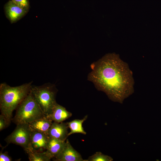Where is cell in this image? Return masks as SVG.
I'll return each mask as SVG.
<instances>
[{
  "mask_svg": "<svg viewBox=\"0 0 161 161\" xmlns=\"http://www.w3.org/2000/svg\"><path fill=\"white\" fill-rule=\"evenodd\" d=\"M91 67L88 79L112 100L122 103L134 92L132 72L118 55L106 54L93 63Z\"/></svg>",
  "mask_w": 161,
  "mask_h": 161,
  "instance_id": "6da1fadb",
  "label": "cell"
},
{
  "mask_svg": "<svg viewBox=\"0 0 161 161\" xmlns=\"http://www.w3.org/2000/svg\"><path fill=\"white\" fill-rule=\"evenodd\" d=\"M67 124L63 122L52 123L47 133L50 138L66 141L68 137Z\"/></svg>",
  "mask_w": 161,
  "mask_h": 161,
  "instance_id": "9c48e42d",
  "label": "cell"
},
{
  "mask_svg": "<svg viewBox=\"0 0 161 161\" xmlns=\"http://www.w3.org/2000/svg\"><path fill=\"white\" fill-rule=\"evenodd\" d=\"M31 131L28 124L17 125L14 131L5 140L8 144L13 143L21 146L25 151L30 144Z\"/></svg>",
  "mask_w": 161,
  "mask_h": 161,
  "instance_id": "5b68a950",
  "label": "cell"
},
{
  "mask_svg": "<svg viewBox=\"0 0 161 161\" xmlns=\"http://www.w3.org/2000/svg\"><path fill=\"white\" fill-rule=\"evenodd\" d=\"M66 144L61 153L53 158L55 161H87L83 160L80 154L72 147L69 140L67 139Z\"/></svg>",
  "mask_w": 161,
  "mask_h": 161,
  "instance_id": "52a82bcc",
  "label": "cell"
},
{
  "mask_svg": "<svg viewBox=\"0 0 161 161\" xmlns=\"http://www.w3.org/2000/svg\"><path fill=\"white\" fill-rule=\"evenodd\" d=\"M53 121L45 116L34 120L28 125L31 131L47 134Z\"/></svg>",
  "mask_w": 161,
  "mask_h": 161,
  "instance_id": "8fae6325",
  "label": "cell"
},
{
  "mask_svg": "<svg viewBox=\"0 0 161 161\" xmlns=\"http://www.w3.org/2000/svg\"><path fill=\"white\" fill-rule=\"evenodd\" d=\"M4 10L6 16L11 23L18 21L28 12L17 6L11 0L5 4Z\"/></svg>",
  "mask_w": 161,
  "mask_h": 161,
  "instance_id": "ba28073f",
  "label": "cell"
},
{
  "mask_svg": "<svg viewBox=\"0 0 161 161\" xmlns=\"http://www.w3.org/2000/svg\"><path fill=\"white\" fill-rule=\"evenodd\" d=\"M57 91L55 86L49 83L40 86L32 85L31 92L46 116L51 113L57 103L55 100Z\"/></svg>",
  "mask_w": 161,
  "mask_h": 161,
  "instance_id": "277c9868",
  "label": "cell"
},
{
  "mask_svg": "<svg viewBox=\"0 0 161 161\" xmlns=\"http://www.w3.org/2000/svg\"><path fill=\"white\" fill-rule=\"evenodd\" d=\"M16 110L12 120L16 125L29 124L35 120L46 116L37 103L31 90Z\"/></svg>",
  "mask_w": 161,
  "mask_h": 161,
  "instance_id": "3957f363",
  "label": "cell"
},
{
  "mask_svg": "<svg viewBox=\"0 0 161 161\" xmlns=\"http://www.w3.org/2000/svg\"><path fill=\"white\" fill-rule=\"evenodd\" d=\"M87 115H86L81 120L75 119L72 121L67 123L70 131L68 133V136L75 133H80L86 134V132L84 130L83 127V124L87 118Z\"/></svg>",
  "mask_w": 161,
  "mask_h": 161,
  "instance_id": "4fadbf2b",
  "label": "cell"
},
{
  "mask_svg": "<svg viewBox=\"0 0 161 161\" xmlns=\"http://www.w3.org/2000/svg\"><path fill=\"white\" fill-rule=\"evenodd\" d=\"M30 144L25 151L31 150L37 151H46L49 137L47 133L31 131Z\"/></svg>",
  "mask_w": 161,
  "mask_h": 161,
  "instance_id": "8992f818",
  "label": "cell"
},
{
  "mask_svg": "<svg viewBox=\"0 0 161 161\" xmlns=\"http://www.w3.org/2000/svg\"><path fill=\"white\" fill-rule=\"evenodd\" d=\"M65 144V141L49 137L46 151L52 159L54 158L61 153Z\"/></svg>",
  "mask_w": 161,
  "mask_h": 161,
  "instance_id": "7c38bea8",
  "label": "cell"
},
{
  "mask_svg": "<svg viewBox=\"0 0 161 161\" xmlns=\"http://www.w3.org/2000/svg\"><path fill=\"white\" fill-rule=\"evenodd\" d=\"M32 81L12 87L6 83L0 84V109L1 114L10 124L13 112L30 92Z\"/></svg>",
  "mask_w": 161,
  "mask_h": 161,
  "instance_id": "7a4b0ae2",
  "label": "cell"
},
{
  "mask_svg": "<svg viewBox=\"0 0 161 161\" xmlns=\"http://www.w3.org/2000/svg\"><path fill=\"white\" fill-rule=\"evenodd\" d=\"M87 160V161H112L113 159L100 152H97L89 157Z\"/></svg>",
  "mask_w": 161,
  "mask_h": 161,
  "instance_id": "9a60e30c",
  "label": "cell"
},
{
  "mask_svg": "<svg viewBox=\"0 0 161 161\" xmlns=\"http://www.w3.org/2000/svg\"><path fill=\"white\" fill-rule=\"evenodd\" d=\"M21 8L28 11L29 5L28 0H11Z\"/></svg>",
  "mask_w": 161,
  "mask_h": 161,
  "instance_id": "2e32d148",
  "label": "cell"
},
{
  "mask_svg": "<svg viewBox=\"0 0 161 161\" xmlns=\"http://www.w3.org/2000/svg\"><path fill=\"white\" fill-rule=\"evenodd\" d=\"M72 116L71 113L68 111L64 107L57 103L51 113L46 116L53 122L61 123Z\"/></svg>",
  "mask_w": 161,
  "mask_h": 161,
  "instance_id": "30bf717a",
  "label": "cell"
},
{
  "mask_svg": "<svg viewBox=\"0 0 161 161\" xmlns=\"http://www.w3.org/2000/svg\"><path fill=\"white\" fill-rule=\"evenodd\" d=\"M26 152L30 161H49L52 159L47 151H37L28 150Z\"/></svg>",
  "mask_w": 161,
  "mask_h": 161,
  "instance_id": "5bb4252c",
  "label": "cell"
},
{
  "mask_svg": "<svg viewBox=\"0 0 161 161\" xmlns=\"http://www.w3.org/2000/svg\"><path fill=\"white\" fill-rule=\"evenodd\" d=\"M12 160L11 157L9 155L7 151L3 152L1 151L0 152V161H11Z\"/></svg>",
  "mask_w": 161,
  "mask_h": 161,
  "instance_id": "ac0fdd59",
  "label": "cell"
},
{
  "mask_svg": "<svg viewBox=\"0 0 161 161\" xmlns=\"http://www.w3.org/2000/svg\"><path fill=\"white\" fill-rule=\"evenodd\" d=\"M9 125L5 117L1 114L0 115V131L6 128Z\"/></svg>",
  "mask_w": 161,
  "mask_h": 161,
  "instance_id": "e0dca14e",
  "label": "cell"
}]
</instances>
